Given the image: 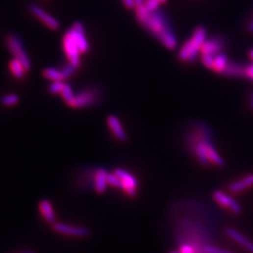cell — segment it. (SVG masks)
<instances>
[{"label":"cell","mask_w":253,"mask_h":253,"mask_svg":"<svg viewBox=\"0 0 253 253\" xmlns=\"http://www.w3.org/2000/svg\"><path fill=\"white\" fill-rule=\"evenodd\" d=\"M135 9L138 22L166 49L174 50L177 47V35L162 11H149L145 5Z\"/></svg>","instance_id":"6da1fadb"},{"label":"cell","mask_w":253,"mask_h":253,"mask_svg":"<svg viewBox=\"0 0 253 253\" xmlns=\"http://www.w3.org/2000/svg\"><path fill=\"white\" fill-rule=\"evenodd\" d=\"M207 40V31L203 26H197L192 32L191 37L182 45L178 52V58L186 63H192L196 60L203 43Z\"/></svg>","instance_id":"7a4b0ae2"},{"label":"cell","mask_w":253,"mask_h":253,"mask_svg":"<svg viewBox=\"0 0 253 253\" xmlns=\"http://www.w3.org/2000/svg\"><path fill=\"white\" fill-rule=\"evenodd\" d=\"M6 45L14 58L19 60L24 65L26 72L29 71L31 68V61L20 38L14 34L8 35L6 38Z\"/></svg>","instance_id":"3957f363"},{"label":"cell","mask_w":253,"mask_h":253,"mask_svg":"<svg viewBox=\"0 0 253 253\" xmlns=\"http://www.w3.org/2000/svg\"><path fill=\"white\" fill-rule=\"evenodd\" d=\"M100 89L99 88H85L79 92L74 100L72 107L74 108H83L87 106L94 105L100 101Z\"/></svg>","instance_id":"277c9868"},{"label":"cell","mask_w":253,"mask_h":253,"mask_svg":"<svg viewBox=\"0 0 253 253\" xmlns=\"http://www.w3.org/2000/svg\"><path fill=\"white\" fill-rule=\"evenodd\" d=\"M114 173L122 183V190L129 197H135L137 194L138 180L130 173L124 169H116Z\"/></svg>","instance_id":"5b68a950"},{"label":"cell","mask_w":253,"mask_h":253,"mask_svg":"<svg viewBox=\"0 0 253 253\" xmlns=\"http://www.w3.org/2000/svg\"><path fill=\"white\" fill-rule=\"evenodd\" d=\"M67 34L72 37L74 42L77 44L80 52L82 53H86L89 49V43L85 37L84 26L82 23L77 22L74 25V26L67 31Z\"/></svg>","instance_id":"8992f818"},{"label":"cell","mask_w":253,"mask_h":253,"mask_svg":"<svg viewBox=\"0 0 253 253\" xmlns=\"http://www.w3.org/2000/svg\"><path fill=\"white\" fill-rule=\"evenodd\" d=\"M63 48L64 52L68 57L69 63L73 64L78 68V66L81 63L80 56L82 53L80 52V49L72 39V37L69 36L67 33L65 34L63 38Z\"/></svg>","instance_id":"52a82bcc"},{"label":"cell","mask_w":253,"mask_h":253,"mask_svg":"<svg viewBox=\"0 0 253 253\" xmlns=\"http://www.w3.org/2000/svg\"><path fill=\"white\" fill-rule=\"evenodd\" d=\"M29 11L36 18H38L50 29L57 30L59 28L60 25L58 20L52 16L50 13H48L47 11H44L40 6L36 4H31L29 5Z\"/></svg>","instance_id":"ba28073f"},{"label":"cell","mask_w":253,"mask_h":253,"mask_svg":"<svg viewBox=\"0 0 253 253\" xmlns=\"http://www.w3.org/2000/svg\"><path fill=\"white\" fill-rule=\"evenodd\" d=\"M213 198L221 206L227 208L235 215H239L242 212L240 204L235 200H233L231 196L227 195L222 190H216L213 193Z\"/></svg>","instance_id":"9c48e42d"},{"label":"cell","mask_w":253,"mask_h":253,"mask_svg":"<svg viewBox=\"0 0 253 253\" xmlns=\"http://www.w3.org/2000/svg\"><path fill=\"white\" fill-rule=\"evenodd\" d=\"M53 229L54 232L74 237H85L90 234V231L84 227L68 225L60 222H54L53 224Z\"/></svg>","instance_id":"30bf717a"},{"label":"cell","mask_w":253,"mask_h":253,"mask_svg":"<svg viewBox=\"0 0 253 253\" xmlns=\"http://www.w3.org/2000/svg\"><path fill=\"white\" fill-rule=\"evenodd\" d=\"M224 46L225 42L221 38L207 39L201 49V55L215 56L218 53H222Z\"/></svg>","instance_id":"8fae6325"},{"label":"cell","mask_w":253,"mask_h":253,"mask_svg":"<svg viewBox=\"0 0 253 253\" xmlns=\"http://www.w3.org/2000/svg\"><path fill=\"white\" fill-rule=\"evenodd\" d=\"M107 125L109 126L110 130L114 134V136L121 141L124 142L126 141L127 135H126V130L122 123L120 122L119 118L116 116H109L107 117Z\"/></svg>","instance_id":"7c38bea8"},{"label":"cell","mask_w":253,"mask_h":253,"mask_svg":"<svg viewBox=\"0 0 253 253\" xmlns=\"http://www.w3.org/2000/svg\"><path fill=\"white\" fill-rule=\"evenodd\" d=\"M226 233L234 242L239 244L246 251H248L249 253H253V242L249 240L241 232H238L233 228H227Z\"/></svg>","instance_id":"4fadbf2b"},{"label":"cell","mask_w":253,"mask_h":253,"mask_svg":"<svg viewBox=\"0 0 253 253\" xmlns=\"http://www.w3.org/2000/svg\"><path fill=\"white\" fill-rule=\"evenodd\" d=\"M108 172L105 169L100 168L96 170L94 174V187L95 190L99 194L104 193L107 189V177H108Z\"/></svg>","instance_id":"5bb4252c"},{"label":"cell","mask_w":253,"mask_h":253,"mask_svg":"<svg viewBox=\"0 0 253 253\" xmlns=\"http://www.w3.org/2000/svg\"><path fill=\"white\" fill-rule=\"evenodd\" d=\"M253 187V174L248 175L242 179L237 180L229 186V190L232 193H240L244 190Z\"/></svg>","instance_id":"9a60e30c"},{"label":"cell","mask_w":253,"mask_h":253,"mask_svg":"<svg viewBox=\"0 0 253 253\" xmlns=\"http://www.w3.org/2000/svg\"><path fill=\"white\" fill-rule=\"evenodd\" d=\"M39 209L44 218V220L49 223H54L55 222V213L53 211V205L49 201H41L39 204Z\"/></svg>","instance_id":"2e32d148"},{"label":"cell","mask_w":253,"mask_h":253,"mask_svg":"<svg viewBox=\"0 0 253 253\" xmlns=\"http://www.w3.org/2000/svg\"><path fill=\"white\" fill-rule=\"evenodd\" d=\"M228 64H229V60H228L227 55L223 53H218L214 57L213 67L211 70L216 74H223Z\"/></svg>","instance_id":"e0dca14e"},{"label":"cell","mask_w":253,"mask_h":253,"mask_svg":"<svg viewBox=\"0 0 253 253\" xmlns=\"http://www.w3.org/2000/svg\"><path fill=\"white\" fill-rule=\"evenodd\" d=\"M244 71H245V66H243L242 64L229 62L225 72L223 73V75L228 77H239V76H244Z\"/></svg>","instance_id":"ac0fdd59"},{"label":"cell","mask_w":253,"mask_h":253,"mask_svg":"<svg viewBox=\"0 0 253 253\" xmlns=\"http://www.w3.org/2000/svg\"><path fill=\"white\" fill-rule=\"evenodd\" d=\"M10 70H11L12 75L16 79H19V80H22L25 77V72H26L24 65L19 60L15 59V58H13L10 62Z\"/></svg>","instance_id":"d6986e66"},{"label":"cell","mask_w":253,"mask_h":253,"mask_svg":"<svg viewBox=\"0 0 253 253\" xmlns=\"http://www.w3.org/2000/svg\"><path fill=\"white\" fill-rule=\"evenodd\" d=\"M43 76L53 82H59V81H64L63 74L61 70H57L54 68H46L43 71Z\"/></svg>","instance_id":"ffe728a7"},{"label":"cell","mask_w":253,"mask_h":253,"mask_svg":"<svg viewBox=\"0 0 253 253\" xmlns=\"http://www.w3.org/2000/svg\"><path fill=\"white\" fill-rule=\"evenodd\" d=\"M60 95L62 96L65 102L68 105H73L76 95L74 94V90H73V88H72V86L70 84L65 83V85H64L63 89H62Z\"/></svg>","instance_id":"44dd1931"},{"label":"cell","mask_w":253,"mask_h":253,"mask_svg":"<svg viewBox=\"0 0 253 253\" xmlns=\"http://www.w3.org/2000/svg\"><path fill=\"white\" fill-rule=\"evenodd\" d=\"M19 101L18 96L15 94H8L1 98V103L4 106L10 107V106L16 105Z\"/></svg>","instance_id":"7402d4cb"},{"label":"cell","mask_w":253,"mask_h":253,"mask_svg":"<svg viewBox=\"0 0 253 253\" xmlns=\"http://www.w3.org/2000/svg\"><path fill=\"white\" fill-rule=\"evenodd\" d=\"M107 182H108V185L113 187V188H116V189H119V190H122V183L120 179L117 177L115 173L113 174H108V177H107Z\"/></svg>","instance_id":"603a6c76"},{"label":"cell","mask_w":253,"mask_h":253,"mask_svg":"<svg viewBox=\"0 0 253 253\" xmlns=\"http://www.w3.org/2000/svg\"><path fill=\"white\" fill-rule=\"evenodd\" d=\"M203 252L205 253H234L232 251H228V250H224L222 248H217L215 246H211V245H206L203 247Z\"/></svg>","instance_id":"cb8c5ba5"},{"label":"cell","mask_w":253,"mask_h":253,"mask_svg":"<svg viewBox=\"0 0 253 253\" xmlns=\"http://www.w3.org/2000/svg\"><path fill=\"white\" fill-rule=\"evenodd\" d=\"M64 85H65V83L63 81L53 82L49 86V90L52 94H60L63 89Z\"/></svg>","instance_id":"d4e9b609"},{"label":"cell","mask_w":253,"mask_h":253,"mask_svg":"<svg viewBox=\"0 0 253 253\" xmlns=\"http://www.w3.org/2000/svg\"><path fill=\"white\" fill-rule=\"evenodd\" d=\"M76 69H77V67H75L73 64L69 63L68 65H66L61 70L62 74H63L64 80L70 78L75 73Z\"/></svg>","instance_id":"484cf974"},{"label":"cell","mask_w":253,"mask_h":253,"mask_svg":"<svg viewBox=\"0 0 253 253\" xmlns=\"http://www.w3.org/2000/svg\"><path fill=\"white\" fill-rule=\"evenodd\" d=\"M159 6H160V3L158 0H146L145 2V7L149 11H158L159 10Z\"/></svg>","instance_id":"4316f807"},{"label":"cell","mask_w":253,"mask_h":253,"mask_svg":"<svg viewBox=\"0 0 253 253\" xmlns=\"http://www.w3.org/2000/svg\"><path fill=\"white\" fill-rule=\"evenodd\" d=\"M244 76L249 79L250 81L253 82V64H250L245 66V71H244Z\"/></svg>","instance_id":"83f0119b"},{"label":"cell","mask_w":253,"mask_h":253,"mask_svg":"<svg viewBox=\"0 0 253 253\" xmlns=\"http://www.w3.org/2000/svg\"><path fill=\"white\" fill-rule=\"evenodd\" d=\"M179 252L182 253H195L194 249L189 245H183L182 247H180Z\"/></svg>","instance_id":"f1b7e54d"},{"label":"cell","mask_w":253,"mask_h":253,"mask_svg":"<svg viewBox=\"0 0 253 253\" xmlns=\"http://www.w3.org/2000/svg\"><path fill=\"white\" fill-rule=\"evenodd\" d=\"M123 3L127 9H132V8L135 7L134 6V0H123Z\"/></svg>","instance_id":"f546056e"},{"label":"cell","mask_w":253,"mask_h":253,"mask_svg":"<svg viewBox=\"0 0 253 253\" xmlns=\"http://www.w3.org/2000/svg\"><path fill=\"white\" fill-rule=\"evenodd\" d=\"M248 103H249V108L251 109V111L253 112V91H252L250 93V95H249V101H248Z\"/></svg>","instance_id":"4dcf8cb0"},{"label":"cell","mask_w":253,"mask_h":253,"mask_svg":"<svg viewBox=\"0 0 253 253\" xmlns=\"http://www.w3.org/2000/svg\"><path fill=\"white\" fill-rule=\"evenodd\" d=\"M247 29L250 33L253 34V17L252 18V20L250 21V23L248 24V26H247Z\"/></svg>","instance_id":"1f68e13d"},{"label":"cell","mask_w":253,"mask_h":253,"mask_svg":"<svg viewBox=\"0 0 253 253\" xmlns=\"http://www.w3.org/2000/svg\"><path fill=\"white\" fill-rule=\"evenodd\" d=\"M249 56H250V58H251L252 60H253V48L250 50V52H249Z\"/></svg>","instance_id":"d6a6232c"},{"label":"cell","mask_w":253,"mask_h":253,"mask_svg":"<svg viewBox=\"0 0 253 253\" xmlns=\"http://www.w3.org/2000/svg\"><path fill=\"white\" fill-rule=\"evenodd\" d=\"M158 1L160 3V5H161V4H165V3L167 2V0H158Z\"/></svg>","instance_id":"836d02e7"},{"label":"cell","mask_w":253,"mask_h":253,"mask_svg":"<svg viewBox=\"0 0 253 253\" xmlns=\"http://www.w3.org/2000/svg\"><path fill=\"white\" fill-rule=\"evenodd\" d=\"M170 253H182L179 251H177V252H176V251H173V252H171Z\"/></svg>","instance_id":"e575fe53"},{"label":"cell","mask_w":253,"mask_h":253,"mask_svg":"<svg viewBox=\"0 0 253 253\" xmlns=\"http://www.w3.org/2000/svg\"><path fill=\"white\" fill-rule=\"evenodd\" d=\"M35 253L34 252H31V251H27V252H24V253Z\"/></svg>","instance_id":"d590c367"}]
</instances>
